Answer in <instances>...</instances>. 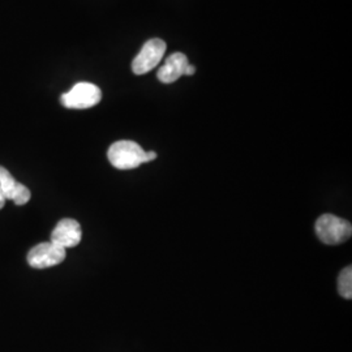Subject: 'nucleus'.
Instances as JSON below:
<instances>
[{
  "instance_id": "2",
  "label": "nucleus",
  "mask_w": 352,
  "mask_h": 352,
  "mask_svg": "<svg viewBox=\"0 0 352 352\" xmlns=\"http://www.w3.org/2000/svg\"><path fill=\"white\" fill-rule=\"evenodd\" d=\"M316 234L318 239L327 245H337L351 238V223L333 214H324L316 222Z\"/></svg>"
},
{
  "instance_id": "11",
  "label": "nucleus",
  "mask_w": 352,
  "mask_h": 352,
  "mask_svg": "<svg viewBox=\"0 0 352 352\" xmlns=\"http://www.w3.org/2000/svg\"><path fill=\"white\" fill-rule=\"evenodd\" d=\"M195 72H196V68H195V65H190V64H188V65H187V68H186V72H184V75L193 76L195 75Z\"/></svg>"
},
{
  "instance_id": "9",
  "label": "nucleus",
  "mask_w": 352,
  "mask_h": 352,
  "mask_svg": "<svg viewBox=\"0 0 352 352\" xmlns=\"http://www.w3.org/2000/svg\"><path fill=\"white\" fill-rule=\"evenodd\" d=\"M338 291L340 296L344 299H352V267L347 266L340 272L338 278Z\"/></svg>"
},
{
  "instance_id": "7",
  "label": "nucleus",
  "mask_w": 352,
  "mask_h": 352,
  "mask_svg": "<svg viewBox=\"0 0 352 352\" xmlns=\"http://www.w3.org/2000/svg\"><path fill=\"white\" fill-rule=\"evenodd\" d=\"M0 190L7 200H11L16 205H25L30 200V190L24 184L14 180L11 173L0 166Z\"/></svg>"
},
{
  "instance_id": "6",
  "label": "nucleus",
  "mask_w": 352,
  "mask_h": 352,
  "mask_svg": "<svg viewBox=\"0 0 352 352\" xmlns=\"http://www.w3.org/2000/svg\"><path fill=\"white\" fill-rule=\"evenodd\" d=\"M81 238H82V230L80 223L71 218H64L62 221H59L51 232V241L64 250L74 248L76 245H78Z\"/></svg>"
},
{
  "instance_id": "12",
  "label": "nucleus",
  "mask_w": 352,
  "mask_h": 352,
  "mask_svg": "<svg viewBox=\"0 0 352 352\" xmlns=\"http://www.w3.org/2000/svg\"><path fill=\"white\" fill-rule=\"evenodd\" d=\"M4 204H6V199H4V196H3V193L0 190V209L4 206Z\"/></svg>"
},
{
  "instance_id": "10",
  "label": "nucleus",
  "mask_w": 352,
  "mask_h": 352,
  "mask_svg": "<svg viewBox=\"0 0 352 352\" xmlns=\"http://www.w3.org/2000/svg\"><path fill=\"white\" fill-rule=\"evenodd\" d=\"M157 158V153L155 151H146V164L151 162Z\"/></svg>"
},
{
  "instance_id": "3",
  "label": "nucleus",
  "mask_w": 352,
  "mask_h": 352,
  "mask_svg": "<svg viewBox=\"0 0 352 352\" xmlns=\"http://www.w3.org/2000/svg\"><path fill=\"white\" fill-rule=\"evenodd\" d=\"M62 104L67 109L84 110L98 104L102 100L101 89L90 82H78L62 96Z\"/></svg>"
},
{
  "instance_id": "1",
  "label": "nucleus",
  "mask_w": 352,
  "mask_h": 352,
  "mask_svg": "<svg viewBox=\"0 0 352 352\" xmlns=\"http://www.w3.org/2000/svg\"><path fill=\"white\" fill-rule=\"evenodd\" d=\"M107 157L118 170H132L146 164V151L138 142L128 140L113 142L107 151Z\"/></svg>"
},
{
  "instance_id": "8",
  "label": "nucleus",
  "mask_w": 352,
  "mask_h": 352,
  "mask_svg": "<svg viewBox=\"0 0 352 352\" xmlns=\"http://www.w3.org/2000/svg\"><path fill=\"white\" fill-rule=\"evenodd\" d=\"M188 64V58L184 54L174 52L166 59L164 65L158 69L157 77L164 84H173L182 76H184Z\"/></svg>"
},
{
  "instance_id": "5",
  "label": "nucleus",
  "mask_w": 352,
  "mask_h": 352,
  "mask_svg": "<svg viewBox=\"0 0 352 352\" xmlns=\"http://www.w3.org/2000/svg\"><path fill=\"white\" fill-rule=\"evenodd\" d=\"M65 250L52 241L41 243L28 253V264L34 269H47L62 264L65 260Z\"/></svg>"
},
{
  "instance_id": "4",
  "label": "nucleus",
  "mask_w": 352,
  "mask_h": 352,
  "mask_svg": "<svg viewBox=\"0 0 352 352\" xmlns=\"http://www.w3.org/2000/svg\"><path fill=\"white\" fill-rule=\"evenodd\" d=\"M166 43L160 38H153L145 42L138 56L132 62V71L135 75H145L154 69L164 58Z\"/></svg>"
}]
</instances>
